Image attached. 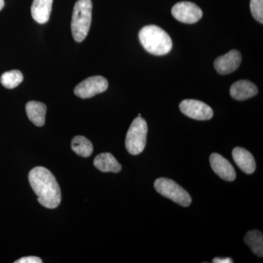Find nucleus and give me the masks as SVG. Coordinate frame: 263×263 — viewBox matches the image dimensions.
Segmentation results:
<instances>
[{
    "mask_svg": "<svg viewBox=\"0 0 263 263\" xmlns=\"http://www.w3.org/2000/svg\"><path fill=\"white\" fill-rule=\"evenodd\" d=\"M29 181L43 206L53 209L60 205L61 190L51 171L46 167H34L29 172Z\"/></svg>",
    "mask_w": 263,
    "mask_h": 263,
    "instance_id": "nucleus-1",
    "label": "nucleus"
},
{
    "mask_svg": "<svg viewBox=\"0 0 263 263\" xmlns=\"http://www.w3.org/2000/svg\"><path fill=\"white\" fill-rule=\"evenodd\" d=\"M138 37L145 50L155 56L167 54L172 49V40L169 34L157 26H146L141 29Z\"/></svg>",
    "mask_w": 263,
    "mask_h": 263,
    "instance_id": "nucleus-2",
    "label": "nucleus"
},
{
    "mask_svg": "<svg viewBox=\"0 0 263 263\" xmlns=\"http://www.w3.org/2000/svg\"><path fill=\"white\" fill-rule=\"evenodd\" d=\"M91 0H78L72 12L71 30L78 43L82 42L89 33L91 22Z\"/></svg>",
    "mask_w": 263,
    "mask_h": 263,
    "instance_id": "nucleus-3",
    "label": "nucleus"
},
{
    "mask_svg": "<svg viewBox=\"0 0 263 263\" xmlns=\"http://www.w3.org/2000/svg\"><path fill=\"white\" fill-rule=\"evenodd\" d=\"M148 126L143 118L137 117L132 123L126 136L125 146L132 155H138L143 152L146 144Z\"/></svg>",
    "mask_w": 263,
    "mask_h": 263,
    "instance_id": "nucleus-4",
    "label": "nucleus"
},
{
    "mask_svg": "<svg viewBox=\"0 0 263 263\" xmlns=\"http://www.w3.org/2000/svg\"><path fill=\"white\" fill-rule=\"evenodd\" d=\"M154 185L157 193L181 206L188 207L191 204L190 194L173 180L160 178L156 180Z\"/></svg>",
    "mask_w": 263,
    "mask_h": 263,
    "instance_id": "nucleus-5",
    "label": "nucleus"
},
{
    "mask_svg": "<svg viewBox=\"0 0 263 263\" xmlns=\"http://www.w3.org/2000/svg\"><path fill=\"white\" fill-rule=\"evenodd\" d=\"M108 87V80L105 78L100 76H91L78 84L74 93L79 98H91L106 91Z\"/></svg>",
    "mask_w": 263,
    "mask_h": 263,
    "instance_id": "nucleus-6",
    "label": "nucleus"
},
{
    "mask_svg": "<svg viewBox=\"0 0 263 263\" xmlns=\"http://www.w3.org/2000/svg\"><path fill=\"white\" fill-rule=\"evenodd\" d=\"M179 108L185 116L195 120H209L214 116V111L209 105L197 100H183Z\"/></svg>",
    "mask_w": 263,
    "mask_h": 263,
    "instance_id": "nucleus-7",
    "label": "nucleus"
},
{
    "mask_svg": "<svg viewBox=\"0 0 263 263\" xmlns=\"http://www.w3.org/2000/svg\"><path fill=\"white\" fill-rule=\"evenodd\" d=\"M173 16L182 23L193 24L202 17V10L191 2H180L173 7Z\"/></svg>",
    "mask_w": 263,
    "mask_h": 263,
    "instance_id": "nucleus-8",
    "label": "nucleus"
},
{
    "mask_svg": "<svg viewBox=\"0 0 263 263\" xmlns=\"http://www.w3.org/2000/svg\"><path fill=\"white\" fill-rule=\"evenodd\" d=\"M241 60L240 52L238 50H232L223 56L218 57L214 62V67L218 73L227 75L236 70L241 63Z\"/></svg>",
    "mask_w": 263,
    "mask_h": 263,
    "instance_id": "nucleus-9",
    "label": "nucleus"
},
{
    "mask_svg": "<svg viewBox=\"0 0 263 263\" xmlns=\"http://www.w3.org/2000/svg\"><path fill=\"white\" fill-rule=\"evenodd\" d=\"M210 164L214 172L221 179L233 181L236 177L234 167L231 163L219 154L214 153L210 157Z\"/></svg>",
    "mask_w": 263,
    "mask_h": 263,
    "instance_id": "nucleus-10",
    "label": "nucleus"
},
{
    "mask_svg": "<svg viewBox=\"0 0 263 263\" xmlns=\"http://www.w3.org/2000/svg\"><path fill=\"white\" fill-rule=\"evenodd\" d=\"M258 92L256 85L251 81L240 80L236 81L230 87V95L236 100H245L253 98Z\"/></svg>",
    "mask_w": 263,
    "mask_h": 263,
    "instance_id": "nucleus-11",
    "label": "nucleus"
},
{
    "mask_svg": "<svg viewBox=\"0 0 263 263\" xmlns=\"http://www.w3.org/2000/svg\"><path fill=\"white\" fill-rule=\"evenodd\" d=\"M233 158L235 164L247 174H253L256 170V162L253 155L245 148L236 147L233 150Z\"/></svg>",
    "mask_w": 263,
    "mask_h": 263,
    "instance_id": "nucleus-12",
    "label": "nucleus"
},
{
    "mask_svg": "<svg viewBox=\"0 0 263 263\" xmlns=\"http://www.w3.org/2000/svg\"><path fill=\"white\" fill-rule=\"evenodd\" d=\"M53 0H33L31 13L38 24L47 23L50 18Z\"/></svg>",
    "mask_w": 263,
    "mask_h": 263,
    "instance_id": "nucleus-13",
    "label": "nucleus"
},
{
    "mask_svg": "<svg viewBox=\"0 0 263 263\" xmlns=\"http://www.w3.org/2000/svg\"><path fill=\"white\" fill-rule=\"evenodd\" d=\"M47 107L44 103L37 101H30L26 105L27 117L37 127H43L46 121Z\"/></svg>",
    "mask_w": 263,
    "mask_h": 263,
    "instance_id": "nucleus-14",
    "label": "nucleus"
},
{
    "mask_svg": "<svg viewBox=\"0 0 263 263\" xmlns=\"http://www.w3.org/2000/svg\"><path fill=\"white\" fill-rule=\"evenodd\" d=\"M94 165L103 173H119L122 171V165L110 153H103L97 156L94 160Z\"/></svg>",
    "mask_w": 263,
    "mask_h": 263,
    "instance_id": "nucleus-15",
    "label": "nucleus"
},
{
    "mask_svg": "<svg viewBox=\"0 0 263 263\" xmlns=\"http://www.w3.org/2000/svg\"><path fill=\"white\" fill-rule=\"evenodd\" d=\"M245 243L250 247L251 250L259 257L263 256V235L259 230H252L246 234Z\"/></svg>",
    "mask_w": 263,
    "mask_h": 263,
    "instance_id": "nucleus-16",
    "label": "nucleus"
},
{
    "mask_svg": "<svg viewBox=\"0 0 263 263\" xmlns=\"http://www.w3.org/2000/svg\"><path fill=\"white\" fill-rule=\"evenodd\" d=\"M72 149L78 155L89 157L93 152V146L91 141L84 136H76L71 143Z\"/></svg>",
    "mask_w": 263,
    "mask_h": 263,
    "instance_id": "nucleus-17",
    "label": "nucleus"
},
{
    "mask_svg": "<svg viewBox=\"0 0 263 263\" xmlns=\"http://www.w3.org/2000/svg\"><path fill=\"white\" fill-rule=\"evenodd\" d=\"M24 80V76L22 72L13 70L5 72L1 76L0 81L4 87L7 89H14Z\"/></svg>",
    "mask_w": 263,
    "mask_h": 263,
    "instance_id": "nucleus-18",
    "label": "nucleus"
},
{
    "mask_svg": "<svg viewBox=\"0 0 263 263\" xmlns=\"http://www.w3.org/2000/svg\"><path fill=\"white\" fill-rule=\"evenodd\" d=\"M250 9L254 19L263 23V0H251Z\"/></svg>",
    "mask_w": 263,
    "mask_h": 263,
    "instance_id": "nucleus-19",
    "label": "nucleus"
},
{
    "mask_svg": "<svg viewBox=\"0 0 263 263\" xmlns=\"http://www.w3.org/2000/svg\"><path fill=\"white\" fill-rule=\"evenodd\" d=\"M42 259L34 256H29V257H23L15 261V263H42Z\"/></svg>",
    "mask_w": 263,
    "mask_h": 263,
    "instance_id": "nucleus-20",
    "label": "nucleus"
},
{
    "mask_svg": "<svg viewBox=\"0 0 263 263\" xmlns=\"http://www.w3.org/2000/svg\"><path fill=\"white\" fill-rule=\"evenodd\" d=\"M213 262L214 263H232L233 261L230 258H221V257H216L213 259Z\"/></svg>",
    "mask_w": 263,
    "mask_h": 263,
    "instance_id": "nucleus-21",
    "label": "nucleus"
},
{
    "mask_svg": "<svg viewBox=\"0 0 263 263\" xmlns=\"http://www.w3.org/2000/svg\"><path fill=\"white\" fill-rule=\"evenodd\" d=\"M5 6V2L4 0H0V11L3 10V8H4Z\"/></svg>",
    "mask_w": 263,
    "mask_h": 263,
    "instance_id": "nucleus-22",
    "label": "nucleus"
}]
</instances>
